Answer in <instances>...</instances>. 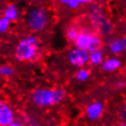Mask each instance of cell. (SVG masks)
<instances>
[{"label": "cell", "instance_id": "cell-1", "mask_svg": "<svg viewBox=\"0 0 126 126\" xmlns=\"http://www.w3.org/2000/svg\"><path fill=\"white\" fill-rule=\"evenodd\" d=\"M66 97V91L61 88H39L31 94L33 104L39 108L58 105Z\"/></svg>", "mask_w": 126, "mask_h": 126}, {"label": "cell", "instance_id": "cell-2", "mask_svg": "<svg viewBox=\"0 0 126 126\" xmlns=\"http://www.w3.org/2000/svg\"><path fill=\"white\" fill-rule=\"evenodd\" d=\"M40 56V44L34 35L23 37L15 49V57L19 62H35Z\"/></svg>", "mask_w": 126, "mask_h": 126}, {"label": "cell", "instance_id": "cell-3", "mask_svg": "<svg viewBox=\"0 0 126 126\" xmlns=\"http://www.w3.org/2000/svg\"><path fill=\"white\" fill-rule=\"evenodd\" d=\"M75 47L87 51L88 53H92L94 51L100 50L101 48L102 42L100 36L89 30L79 31L78 37L74 41Z\"/></svg>", "mask_w": 126, "mask_h": 126}, {"label": "cell", "instance_id": "cell-4", "mask_svg": "<svg viewBox=\"0 0 126 126\" xmlns=\"http://www.w3.org/2000/svg\"><path fill=\"white\" fill-rule=\"evenodd\" d=\"M26 22L31 32H40L47 27L48 22V14L43 7H34L28 12Z\"/></svg>", "mask_w": 126, "mask_h": 126}, {"label": "cell", "instance_id": "cell-5", "mask_svg": "<svg viewBox=\"0 0 126 126\" xmlns=\"http://www.w3.org/2000/svg\"><path fill=\"white\" fill-rule=\"evenodd\" d=\"M91 19L93 25L100 31L101 34L109 35L112 32V25L110 21L103 15L99 6H94L91 9Z\"/></svg>", "mask_w": 126, "mask_h": 126}, {"label": "cell", "instance_id": "cell-6", "mask_svg": "<svg viewBox=\"0 0 126 126\" xmlns=\"http://www.w3.org/2000/svg\"><path fill=\"white\" fill-rule=\"evenodd\" d=\"M90 53L77 47L72 48L68 54V60L69 63L77 68H83L89 63Z\"/></svg>", "mask_w": 126, "mask_h": 126}, {"label": "cell", "instance_id": "cell-7", "mask_svg": "<svg viewBox=\"0 0 126 126\" xmlns=\"http://www.w3.org/2000/svg\"><path fill=\"white\" fill-rule=\"evenodd\" d=\"M16 120L13 109L6 101L0 99V126H8Z\"/></svg>", "mask_w": 126, "mask_h": 126}, {"label": "cell", "instance_id": "cell-8", "mask_svg": "<svg viewBox=\"0 0 126 126\" xmlns=\"http://www.w3.org/2000/svg\"><path fill=\"white\" fill-rule=\"evenodd\" d=\"M103 104L101 101H95L89 104L86 108V116L89 120L96 121L99 120L103 114Z\"/></svg>", "mask_w": 126, "mask_h": 126}, {"label": "cell", "instance_id": "cell-9", "mask_svg": "<svg viewBox=\"0 0 126 126\" xmlns=\"http://www.w3.org/2000/svg\"><path fill=\"white\" fill-rule=\"evenodd\" d=\"M109 50L112 54H121L126 52V37H119L109 44Z\"/></svg>", "mask_w": 126, "mask_h": 126}, {"label": "cell", "instance_id": "cell-10", "mask_svg": "<svg viewBox=\"0 0 126 126\" xmlns=\"http://www.w3.org/2000/svg\"><path fill=\"white\" fill-rule=\"evenodd\" d=\"M121 67V61L116 57H110L101 63V69L104 72H114Z\"/></svg>", "mask_w": 126, "mask_h": 126}, {"label": "cell", "instance_id": "cell-11", "mask_svg": "<svg viewBox=\"0 0 126 126\" xmlns=\"http://www.w3.org/2000/svg\"><path fill=\"white\" fill-rule=\"evenodd\" d=\"M3 17L8 19L10 22L16 21L19 17L18 7L15 4H9L5 7L3 11Z\"/></svg>", "mask_w": 126, "mask_h": 126}, {"label": "cell", "instance_id": "cell-12", "mask_svg": "<svg viewBox=\"0 0 126 126\" xmlns=\"http://www.w3.org/2000/svg\"><path fill=\"white\" fill-rule=\"evenodd\" d=\"M104 61V54L102 50L100 49V50L94 51L90 54V56H89V63H91L92 65L96 66V65H100L103 63Z\"/></svg>", "mask_w": 126, "mask_h": 126}, {"label": "cell", "instance_id": "cell-13", "mask_svg": "<svg viewBox=\"0 0 126 126\" xmlns=\"http://www.w3.org/2000/svg\"><path fill=\"white\" fill-rule=\"evenodd\" d=\"M90 76H91V72L86 68H79L75 74L76 80L79 82H85L90 78Z\"/></svg>", "mask_w": 126, "mask_h": 126}, {"label": "cell", "instance_id": "cell-14", "mask_svg": "<svg viewBox=\"0 0 126 126\" xmlns=\"http://www.w3.org/2000/svg\"><path fill=\"white\" fill-rule=\"evenodd\" d=\"M79 33V30L75 26H70L66 32V38L68 39V41H76V39L78 37V35Z\"/></svg>", "mask_w": 126, "mask_h": 126}, {"label": "cell", "instance_id": "cell-15", "mask_svg": "<svg viewBox=\"0 0 126 126\" xmlns=\"http://www.w3.org/2000/svg\"><path fill=\"white\" fill-rule=\"evenodd\" d=\"M14 69L13 67H11L10 65L7 64H1L0 65V76L3 77H10L14 75Z\"/></svg>", "mask_w": 126, "mask_h": 126}, {"label": "cell", "instance_id": "cell-16", "mask_svg": "<svg viewBox=\"0 0 126 126\" xmlns=\"http://www.w3.org/2000/svg\"><path fill=\"white\" fill-rule=\"evenodd\" d=\"M10 25H11V22L8 19H6V18L2 17L0 19V34H5L8 32Z\"/></svg>", "mask_w": 126, "mask_h": 126}, {"label": "cell", "instance_id": "cell-17", "mask_svg": "<svg viewBox=\"0 0 126 126\" xmlns=\"http://www.w3.org/2000/svg\"><path fill=\"white\" fill-rule=\"evenodd\" d=\"M60 2L62 5H65L70 9H77L80 4L77 0H60Z\"/></svg>", "mask_w": 126, "mask_h": 126}, {"label": "cell", "instance_id": "cell-18", "mask_svg": "<svg viewBox=\"0 0 126 126\" xmlns=\"http://www.w3.org/2000/svg\"><path fill=\"white\" fill-rule=\"evenodd\" d=\"M119 116L123 123H126V103H124L119 110Z\"/></svg>", "mask_w": 126, "mask_h": 126}, {"label": "cell", "instance_id": "cell-19", "mask_svg": "<svg viewBox=\"0 0 126 126\" xmlns=\"http://www.w3.org/2000/svg\"><path fill=\"white\" fill-rule=\"evenodd\" d=\"M8 126H27V124L22 119H16V120L13 121Z\"/></svg>", "mask_w": 126, "mask_h": 126}, {"label": "cell", "instance_id": "cell-20", "mask_svg": "<svg viewBox=\"0 0 126 126\" xmlns=\"http://www.w3.org/2000/svg\"><path fill=\"white\" fill-rule=\"evenodd\" d=\"M23 120V119H22ZM24 122L26 123V124H28L27 126H40L38 125V123H36V122H34V121L32 120H29V119H27V120H23Z\"/></svg>", "mask_w": 126, "mask_h": 126}, {"label": "cell", "instance_id": "cell-21", "mask_svg": "<svg viewBox=\"0 0 126 126\" xmlns=\"http://www.w3.org/2000/svg\"><path fill=\"white\" fill-rule=\"evenodd\" d=\"M78 2H79L80 5H84V4H87V3H89L88 2V0H77Z\"/></svg>", "mask_w": 126, "mask_h": 126}, {"label": "cell", "instance_id": "cell-22", "mask_svg": "<svg viewBox=\"0 0 126 126\" xmlns=\"http://www.w3.org/2000/svg\"><path fill=\"white\" fill-rule=\"evenodd\" d=\"M124 85H125V84H124L123 82H118L117 83V87H118V88H123Z\"/></svg>", "mask_w": 126, "mask_h": 126}, {"label": "cell", "instance_id": "cell-23", "mask_svg": "<svg viewBox=\"0 0 126 126\" xmlns=\"http://www.w3.org/2000/svg\"><path fill=\"white\" fill-rule=\"evenodd\" d=\"M118 126H126V123H120V124H119V125Z\"/></svg>", "mask_w": 126, "mask_h": 126}, {"label": "cell", "instance_id": "cell-24", "mask_svg": "<svg viewBox=\"0 0 126 126\" xmlns=\"http://www.w3.org/2000/svg\"><path fill=\"white\" fill-rule=\"evenodd\" d=\"M95 1H98V0H88L89 3H92V2H95Z\"/></svg>", "mask_w": 126, "mask_h": 126}, {"label": "cell", "instance_id": "cell-25", "mask_svg": "<svg viewBox=\"0 0 126 126\" xmlns=\"http://www.w3.org/2000/svg\"><path fill=\"white\" fill-rule=\"evenodd\" d=\"M2 17H1V9H0V19H1Z\"/></svg>", "mask_w": 126, "mask_h": 126}, {"label": "cell", "instance_id": "cell-26", "mask_svg": "<svg viewBox=\"0 0 126 126\" xmlns=\"http://www.w3.org/2000/svg\"><path fill=\"white\" fill-rule=\"evenodd\" d=\"M125 3H126V0H125Z\"/></svg>", "mask_w": 126, "mask_h": 126}, {"label": "cell", "instance_id": "cell-27", "mask_svg": "<svg viewBox=\"0 0 126 126\" xmlns=\"http://www.w3.org/2000/svg\"><path fill=\"white\" fill-rule=\"evenodd\" d=\"M72 126H75V125H72Z\"/></svg>", "mask_w": 126, "mask_h": 126}]
</instances>
